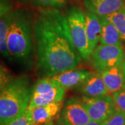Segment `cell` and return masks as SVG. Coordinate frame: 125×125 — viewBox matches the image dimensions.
Masks as SVG:
<instances>
[{
    "instance_id": "cell-1",
    "label": "cell",
    "mask_w": 125,
    "mask_h": 125,
    "mask_svg": "<svg viewBox=\"0 0 125 125\" xmlns=\"http://www.w3.org/2000/svg\"><path fill=\"white\" fill-rule=\"evenodd\" d=\"M37 69L45 77L75 69L81 56L65 15L55 8L39 9L33 23Z\"/></svg>"
},
{
    "instance_id": "cell-2",
    "label": "cell",
    "mask_w": 125,
    "mask_h": 125,
    "mask_svg": "<svg viewBox=\"0 0 125 125\" xmlns=\"http://www.w3.org/2000/svg\"><path fill=\"white\" fill-rule=\"evenodd\" d=\"M33 23L30 15L24 11L10 12L7 45L11 60L24 64L32 61L34 53Z\"/></svg>"
},
{
    "instance_id": "cell-3",
    "label": "cell",
    "mask_w": 125,
    "mask_h": 125,
    "mask_svg": "<svg viewBox=\"0 0 125 125\" xmlns=\"http://www.w3.org/2000/svg\"><path fill=\"white\" fill-rule=\"evenodd\" d=\"M33 87L30 79L22 76L13 79L1 89V125L21 116L26 112L31 100Z\"/></svg>"
},
{
    "instance_id": "cell-4",
    "label": "cell",
    "mask_w": 125,
    "mask_h": 125,
    "mask_svg": "<svg viewBox=\"0 0 125 125\" xmlns=\"http://www.w3.org/2000/svg\"><path fill=\"white\" fill-rule=\"evenodd\" d=\"M73 44L83 60H88V41L85 29V13L76 6L67 10L65 15Z\"/></svg>"
},
{
    "instance_id": "cell-5",
    "label": "cell",
    "mask_w": 125,
    "mask_h": 125,
    "mask_svg": "<svg viewBox=\"0 0 125 125\" xmlns=\"http://www.w3.org/2000/svg\"><path fill=\"white\" fill-rule=\"evenodd\" d=\"M65 91V89L52 80L50 77H44L33 85L28 109L62 101Z\"/></svg>"
},
{
    "instance_id": "cell-6",
    "label": "cell",
    "mask_w": 125,
    "mask_h": 125,
    "mask_svg": "<svg viewBox=\"0 0 125 125\" xmlns=\"http://www.w3.org/2000/svg\"><path fill=\"white\" fill-rule=\"evenodd\" d=\"M124 54L122 47L100 44L94 50L90 58L94 68L101 72L123 62Z\"/></svg>"
},
{
    "instance_id": "cell-7",
    "label": "cell",
    "mask_w": 125,
    "mask_h": 125,
    "mask_svg": "<svg viewBox=\"0 0 125 125\" xmlns=\"http://www.w3.org/2000/svg\"><path fill=\"white\" fill-rule=\"evenodd\" d=\"M81 101L91 120L104 122L116 111L113 97L109 94L97 97L83 96Z\"/></svg>"
},
{
    "instance_id": "cell-8",
    "label": "cell",
    "mask_w": 125,
    "mask_h": 125,
    "mask_svg": "<svg viewBox=\"0 0 125 125\" xmlns=\"http://www.w3.org/2000/svg\"><path fill=\"white\" fill-rule=\"evenodd\" d=\"M91 120L82 101L69 99L58 118V125H85Z\"/></svg>"
},
{
    "instance_id": "cell-9",
    "label": "cell",
    "mask_w": 125,
    "mask_h": 125,
    "mask_svg": "<svg viewBox=\"0 0 125 125\" xmlns=\"http://www.w3.org/2000/svg\"><path fill=\"white\" fill-rule=\"evenodd\" d=\"M92 73L93 72L85 70L73 69L50 76V79L66 90L79 87Z\"/></svg>"
},
{
    "instance_id": "cell-10",
    "label": "cell",
    "mask_w": 125,
    "mask_h": 125,
    "mask_svg": "<svg viewBox=\"0 0 125 125\" xmlns=\"http://www.w3.org/2000/svg\"><path fill=\"white\" fill-rule=\"evenodd\" d=\"M62 108V101L28 109L33 125H42L58 117Z\"/></svg>"
},
{
    "instance_id": "cell-11",
    "label": "cell",
    "mask_w": 125,
    "mask_h": 125,
    "mask_svg": "<svg viewBox=\"0 0 125 125\" xmlns=\"http://www.w3.org/2000/svg\"><path fill=\"white\" fill-rule=\"evenodd\" d=\"M85 29L88 41V52L90 56L97 48L101 40L102 26L99 17L90 11L85 12Z\"/></svg>"
},
{
    "instance_id": "cell-12",
    "label": "cell",
    "mask_w": 125,
    "mask_h": 125,
    "mask_svg": "<svg viewBox=\"0 0 125 125\" xmlns=\"http://www.w3.org/2000/svg\"><path fill=\"white\" fill-rule=\"evenodd\" d=\"M88 11L98 16H106L123 9L125 0H84Z\"/></svg>"
},
{
    "instance_id": "cell-13",
    "label": "cell",
    "mask_w": 125,
    "mask_h": 125,
    "mask_svg": "<svg viewBox=\"0 0 125 125\" xmlns=\"http://www.w3.org/2000/svg\"><path fill=\"white\" fill-rule=\"evenodd\" d=\"M80 93L89 97H97L108 94V90L100 72H93L92 74L78 87Z\"/></svg>"
},
{
    "instance_id": "cell-14",
    "label": "cell",
    "mask_w": 125,
    "mask_h": 125,
    "mask_svg": "<svg viewBox=\"0 0 125 125\" xmlns=\"http://www.w3.org/2000/svg\"><path fill=\"white\" fill-rule=\"evenodd\" d=\"M108 92L115 93L124 88L125 85L123 72V62L111 69L100 72Z\"/></svg>"
},
{
    "instance_id": "cell-15",
    "label": "cell",
    "mask_w": 125,
    "mask_h": 125,
    "mask_svg": "<svg viewBox=\"0 0 125 125\" xmlns=\"http://www.w3.org/2000/svg\"><path fill=\"white\" fill-rule=\"evenodd\" d=\"M99 17L102 26L101 45L122 47V39L115 26L104 16Z\"/></svg>"
},
{
    "instance_id": "cell-16",
    "label": "cell",
    "mask_w": 125,
    "mask_h": 125,
    "mask_svg": "<svg viewBox=\"0 0 125 125\" xmlns=\"http://www.w3.org/2000/svg\"><path fill=\"white\" fill-rule=\"evenodd\" d=\"M10 13L1 15L0 20V49L4 57L11 61L8 49L7 38L10 23Z\"/></svg>"
},
{
    "instance_id": "cell-17",
    "label": "cell",
    "mask_w": 125,
    "mask_h": 125,
    "mask_svg": "<svg viewBox=\"0 0 125 125\" xmlns=\"http://www.w3.org/2000/svg\"><path fill=\"white\" fill-rule=\"evenodd\" d=\"M104 17L115 26L120 34L122 39L125 40V6L115 13Z\"/></svg>"
},
{
    "instance_id": "cell-18",
    "label": "cell",
    "mask_w": 125,
    "mask_h": 125,
    "mask_svg": "<svg viewBox=\"0 0 125 125\" xmlns=\"http://www.w3.org/2000/svg\"><path fill=\"white\" fill-rule=\"evenodd\" d=\"M33 4L42 8H61L66 4V0H32Z\"/></svg>"
},
{
    "instance_id": "cell-19",
    "label": "cell",
    "mask_w": 125,
    "mask_h": 125,
    "mask_svg": "<svg viewBox=\"0 0 125 125\" xmlns=\"http://www.w3.org/2000/svg\"><path fill=\"white\" fill-rule=\"evenodd\" d=\"M116 111L125 112V88L112 93Z\"/></svg>"
},
{
    "instance_id": "cell-20",
    "label": "cell",
    "mask_w": 125,
    "mask_h": 125,
    "mask_svg": "<svg viewBox=\"0 0 125 125\" xmlns=\"http://www.w3.org/2000/svg\"><path fill=\"white\" fill-rule=\"evenodd\" d=\"M103 125H125V112L116 111L112 116L103 122Z\"/></svg>"
},
{
    "instance_id": "cell-21",
    "label": "cell",
    "mask_w": 125,
    "mask_h": 125,
    "mask_svg": "<svg viewBox=\"0 0 125 125\" xmlns=\"http://www.w3.org/2000/svg\"><path fill=\"white\" fill-rule=\"evenodd\" d=\"M3 125H33L29 111L27 109L26 112L21 116L18 117Z\"/></svg>"
},
{
    "instance_id": "cell-22",
    "label": "cell",
    "mask_w": 125,
    "mask_h": 125,
    "mask_svg": "<svg viewBox=\"0 0 125 125\" xmlns=\"http://www.w3.org/2000/svg\"><path fill=\"white\" fill-rule=\"evenodd\" d=\"M85 125H103V122H99V121L90 120Z\"/></svg>"
},
{
    "instance_id": "cell-23",
    "label": "cell",
    "mask_w": 125,
    "mask_h": 125,
    "mask_svg": "<svg viewBox=\"0 0 125 125\" xmlns=\"http://www.w3.org/2000/svg\"><path fill=\"white\" fill-rule=\"evenodd\" d=\"M123 72H124V76H125V53L124 54V58H123Z\"/></svg>"
},
{
    "instance_id": "cell-24",
    "label": "cell",
    "mask_w": 125,
    "mask_h": 125,
    "mask_svg": "<svg viewBox=\"0 0 125 125\" xmlns=\"http://www.w3.org/2000/svg\"><path fill=\"white\" fill-rule=\"evenodd\" d=\"M56 125V124L54 123L53 121H52V122H47V123H46V124H44V125Z\"/></svg>"
},
{
    "instance_id": "cell-25",
    "label": "cell",
    "mask_w": 125,
    "mask_h": 125,
    "mask_svg": "<svg viewBox=\"0 0 125 125\" xmlns=\"http://www.w3.org/2000/svg\"><path fill=\"white\" fill-rule=\"evenodd\" d=\"M19 1H22V2H27V1H29V0H19Z\"/></svg>"
},
{
    "instance_id": "cell-26",
    "label": "cell",
    "mask_w": 125,
    "mask_h": 125,
    "mask_svg": "<svg viewBox=\"0 0 125 125\" xmlns=\"http://www.w3.org/2000/svg\"><path fill=\"white\" fill-rule=\"evenodd\" d=\"M124 88H125V86H124Z\"/></svg>"
}]
</instances>
